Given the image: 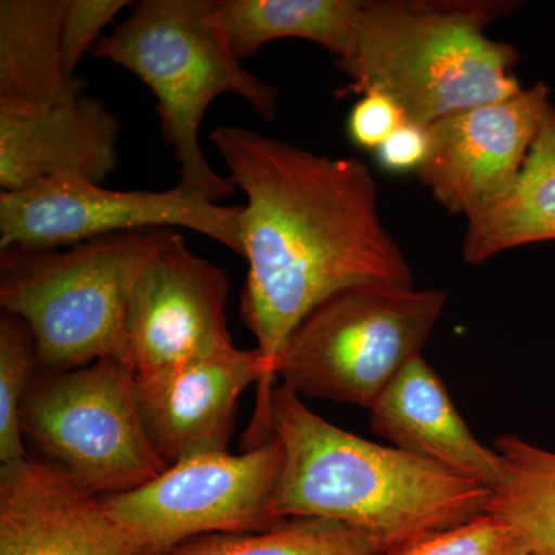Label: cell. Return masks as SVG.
Returning <instances> with one entry per match:
<instances>
[{
	"label": "cell",
	"mask_w": 555,
	"mask_h": 555,
	"mask_svg": "<svg viewBox=\"0 0 555 555\" xmlns=\"http://www.w3.org/2000/svg\"><path fill=\"white\" fill-rule=\"evenodd\" d=\"M210 139L247 196L240 310L275 383L278 353L321 302L360 284L414 286V275L383 222L363 160L317 155L241 127H219Z\"/></svg>",
	"instance_id": "1"
},
{
	"label": "cell",
	"mask_w": 555,
	"mask_h": 555,
	"mask_svg": "<svg viewBox=\"0 0 555 555\" xmlns=\"http://www.w3.org/2000/svg\"><path fill=\"white\" fill-rule=\"evenodd\" d=\"M268 434L283 448L276 516L349 526L378 555L466 524L491 499L478 481L332 425L281 383L270 393Z\"/></svg>",
	"instance_id": "2"
},
{
	"label": "cell",
	"mask_w": 555,
	"mask_h": 555,
	"mask_svg": "<svg viewBox=\"0 0 555 555\" xmlns=\"http://www.w3.org/2000/svg\"><path fill=\"white\" fill-rule=\"evenodd\" d=\"M505 0H364L343 93H383L409 122L429 127L520 93L516 47L486 28L516 9Z\"/></svg>",
	"instance_id": "3"
},
{
	"label": "cell",
	"mask_w": 555,
	"mask_h": 555,
	"mask_svg": "<svg viewBox=\"0 0 555 555\" xmlns=\"http://www.w3.org/2000/svg\"><path fill=\"white\" fill-rule=\"evenodd\" d=\"M91 56L129 69L153 91L164 141L179 164V184L217 204L235 193L232 179L219 177L204 158V116L211 102L232 93L272 122L280 91L243 68L222 30L217 0L139 2L102 36Z\"/></svg>",
	"instance_id": "4"
},
{
	"label": "cell",
	"mask_w": 555,
	"mask_h": 555,
	"mask_svg": "<svg viewBox=\"0 0 555 555\" xmlns=\"http://www.w3.org/2000/svg\"><path fill=\"white\" fill-rule=\"evenodd\" d=\"M177 233L138 230L67 250H3L0 306L30 327L40 369L72 371L107 358L130 366L131 292L150 259Z\"/></svg>",
	"instance_id": "5"
},
{
	"label": "cell",
	"mask_w": 555,
	"mask_h": 555,
	"mask_svg": "<svg viewBox=\"0 0 555 555\" xmlns=\"http://www.w3.org/2000/svg\"><path fill=\"white\" fill-rule=\"evenodd\" d=\"M447 302L440 288L347 287L295 327L273 374L299 397L371 409L409 361L422 356Z\"/></svg>",
	"instance_id": "6"
},
{
	"label": "cell",
	"mask_w": 555,
	"mask_h": 555,
	"mask_svg": "<svg viewBox=\"0 0 555 555\" xmlns=\"http://www.w3.org/2000/svg\"><path fill=\"white\" fill-rule=\"evenodd\" d=\"M21 426L51 465L96 495L133 491L167 469L142 422L137 372L118 360L39 369Z\"/></svg>",
	"instance_id": "7"
},
{
	"label": "cell",
	"mask_w": 555,
	"mask_h": 555,
	"mask_svg": "<svg viewBox=\"0 0 555 555\" xmlns=\"http://www.w3.org/2000/svg\"><path fill=\"white\" fill-rule=\"evenodd\" d=\"M281 467L283 448L270 436L238 455L184 460L104 500L138 555H164L199 537L266 531L283 521L273 509Z\"/></svg>",
	"instance_id": "8"
},
{
	"label": "cell",
	"mask_w": 555,
	"mask_h": 555,
	"mask_svg": "<svg viewBox=\"0 0 555 555\" xmlns=\"http://www.w3.org/2000/svg\"><path fill=\"white\" fill-rule=\"evenodd\" d=\"M243 207L211 203L178 184L164 192H115L82 181L51 179L16 193H0V247L42 251L152 229H190L243 257Z\"/></svg>",
	"instance_id": "9"
},
{
	"label": "cell",
	"mask_w": 555,
	"mask_h": 555,
	"mask_svg": "<svg viewBox=\"0 0 555 555\" xmlns=\"http://www.w3.org/2000/svg\"><path fill=\"white\" fill-rule=\"evenodd\" d=\"M230 280L198 257L179 233L142 270L127 308L130 367L156 377L232 350L228 326Z\"/></svg>",
	"instance_id": "10"
},
{
	"label": "cell",
	"mask_w": 555,
	"mask_h": 555,
	"mask_svg": "<svg viewBox=\"0 0 555 555\" xmlns=\"http://www.w3.org/2000/svg\"><path fill=\"white\" fill-rule=\"evenodd\" d=\"M553 105L550 87L537 82L430 124L416 177L440 206L473 221L509 195Z\"/></svg>",
	"instance_id": "11"
},
{
	"label": "cell",
	"mask_w": 555,
	"mask_h": 555,
	"mask_svg": "<svg viewBox=\"0 0 555 555\" xmlns=\"http://www.w3.org/2000/svg\"><path fill=\"white\" fill-rule=\"evenodd\" d=\"M251 385H258V400L246 448L269 437L273 382L258 349L233 347L156 377L138 378L142 422L166 466L229 452L240 397Z\"/></svg>",
	"instance_id": "12"
},
{
	"label": "cell",
	"mask_w": 555,
	"mask_h": 555,
	"mask_svg": "<svg viewBox=\"0 0 555 555\" xmlns=\"http://www.w3.org/2000/svg\"><path fill=\"white\" fill-rule=\"evenodd\" d=\"M0 555H138L105 500L61 467L0 465Z\"/></svg>",
	"instance_id": "13"
},
{
	"label": "cell",
	"mask_w": 555,
	"mask_h": 555,
	"mask_svg": "<svg viewBox=\"0 0 555 555\" xmlns=\"http://www.w3.org/2000/svg\"><path fill=\"white\" fill-rule=\"evenodd\" d=\"M120 120L96 98L31 113H0V188L22 192L51 179L102 185L118 166Z\"/></svg>",
	"instance_id": "14"
},
{
	"label": "cell",
	"mask_w": 555,
	"mask_h": 555,
	"mask_svg": "<svg viewBox=\"0 0 555 555\" xmlns=\"http://www.w3.org/2000/svg\"><path fill=\"white\" fill-rule=\"evenodd\" d=\"M369 411L372 433L393 448L454 470L491 491L502 481L499 452L474 437L447 386L423 356L409 361Z\"/></svg>",
	"instance_id": "15"
},
{
	"label": "cell",
	"mask_w": 555,
	"mask_h": 555,
	"mask_svg": "<svg viewBox=\"0 0 555 555\" xmlns=\"http://www.w3.org/2000/svg\"><path fill=\"white\" fill-rule=\"evenodd\" d=\"M68 0L0 2V113H31L82 96L86 82L62 72Z\"/></svg>",
	"instance_id": "16"
},
{
	"label": "cell",
	"mask_w": 555,
	"mask_h": 555,
	"mask_svg": "<svg viewBox=\"0 0 555 555\" xmlns=\"http://www.w3.org/2000/svg\"><path fill=\"white\" fill-rule=\"evenodd\" d=\"M545 241H555V105L509 195L467 221L462 254L467 264L478 266L511 248Z\"/></svg>",
	"instance_id": "17"
},
{
	"label": "cell",
	"mask_w": 555,
	"mask_h": 555,
	"mask_svg": "<svg viewBox=\"0 0 555 555\" xmlns=\"http://www.w3.org/2000/svg\"><path fill=\"white\" fill-rule=\"evenodd\" d=\"M364 0H217L222 30L241 62L276 39L323 47L337 62L350 56Z\"/></svg>",
	"instance_id": "18"
},
{
	"label": "cell",
	"mask_w": 555,
	"mask_h": 555,
	"mask_svg": "<svg viewBox=\"0 0 555 555\" xmlns=\"http://www.w3.org/2000/svg\"><path fill=\"white\" fill-rule=\"evenodd\" d=\"M503 478L486 513L513 526L531 555H555V452L514 434L496 438Z\"/></svg>",
	"instance_id": "19"
},
{
	"label": "cell",
	"mask_w": 555,
	"mask_h": 555,
	"mask_svg": "<svg viewBox=\"0 0 555 555\" xmlns=\"http://www.w3.org/2000/svg\"><path fill=\"white\" fill-rule=\"evenodd\" d=\"M164 555H378L363 532L323 518H286L258 532L211 534Z\"/></svg>",
	"instance_id": "20"
},
{
	"label": "cell",
	"mask_w": 555,
	"mask_h": 555,
	"mask_svg": "<svg viewBox=\"0 0 555 555\" xmlns=\"http://www.w3.org/2000/svg\"><path fill=\"white\" fill-rule=\"evenodd\" d=\"M40 369L38 345L20 317L0 318V462L28 459L21 411Z\"/></svg>",
	"instance_id": "21"
},
{
	"label": "cell",
	"mask_w": 555,
	"mask_h": 555,
	"mask_svg": "<svg viewBox=\"0 0 555 555\" xmlns=\"http://www.w3.org/2000/svg\"><path fill=\"white\" fill-rule=\"evenodd\" d=\"M386 555H531L520 534L503 518L481 516L416 540Z\"/></svg>",
	"instance_id": "22"
},
{
	"label": "cell",
	"mask_w": 555,
	"mask_h": 555,
	"mask_svg": "<svg viewBox=\"0 0 555 555\" xmlns=\"http://www.w3.org/2000/svg\"><path fill=\"white\" fill-rule=\"evenodd\" d=\"M129 5V0H68L61 33V62L65 78H76L79 62L93 51L109 22Z\"/></svg>",
	"instance_id": "23"
},
{
	"label": "cell",
	"mask_w": 555,
	"mask_h": 555,
	"mask_svg": "<svg viewBox=\"0 0 555 555\" xmlns=\"http://www.w3.org/2000/svg\"><path fill=\"white\" fill-rule=\"evenodd\" d=\"M406 120L403 109L383 93H366L347 116V134L353 145L375 152Z\"/></svg>",
	"instance_id": "24"
},
{
	"label": "cell",
	"mask_w": 555,
	"mask_h": 555,
	"mask_svg": "<svg viewBox=\"0 0 555 555\" xmlns=\"http://www.w3.org/2000/svg\"><path fill=\"white\" fill-rule=\"evenodd\" d=\"M374 153L379 169L387 173H416L429 155V130L404 120Z\"/></svg>",
	"instance_id": "25"
}]
</instances>
